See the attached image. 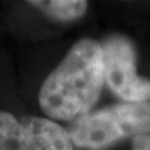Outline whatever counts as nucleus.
I'll return each instance as SVG.
<instances>
[{
	"mask_svg": "<svg viewBox=\"0 0 150 150\" xmlns=\"http://www.w3.org/2000/svg\"><path fill=\"white\" fill-rule=\"evenodd\" d=\"M104 64V83L125 103H145L150 99V81L135 69V49L123 35H110L100 43Z\"/></svg>",
	"mask_w": 150,
	"mask_h": 150,
	"instance_id": "7ed1b4c3",
	"label": "nucleus"
},
{
	"mask_svg": "<svg viewBox=\"0 0 150 150\" xmlns=\"http://www.w3.org/2000/svg\"><path fill=\"white\" fill-rule=\"evenodd\" d=\"M133 150H150V135H138L131 140Z\"/></svg>",
	"mask_w": 150,
	"mask_h": 150,
	"instance_id": "423d86ee",
	"label": "nucleus"
},
{
	"mask_svg": "<svg viewBox=\"0 0 150 150\" xmlns=\"http://www.w3.org/2000/svg\"><path fill=\"white\" fill-rule=\"evenodd\" d=\"M45 15L59 21H71L83 16L88 9V3L83 0H49V1H29Z\"/></svg>",
	"mask_w": 150,
	"mask_h": 150,
	"instance_id": "39448f33",
	"label": "nucleus"
},
{
	"mask_svg": "<svg viewBox=\"0 0 150 150\" xmlns=\"http://www.w3.org/2000/svg\"><path fill=\"white\" fill-rule=\"evenodd\" d=\"M104 84L101 45L85 38L76 41L46 76L39 91V105L51 119L76 120L99 100Z\"/></svg>",
	"mask_w": 150,
	"mask_h": 150,
	"instance_id": "f257e3e1",
	"label": "nucleus"
},
{
	"mask_svg": "<svg viewBox=\"0 0 150 150\" xmlns=\"http://www.w3.org/2000/svg\"><path fill=\"white\" fill-rule=\"evenodd\" d=\"M0 150H74L69 131L45 118L0 111Z\"/></svg>",
	"mask_w": 150,
	"mask_h": 150,
	"instance_id": "20e7f679",
	"label": "nucleus"
},
{
	"mask_svg": "<svg viewBox=\"0 0 150 150\" xmlns=\"http://www.w3.org/2000/svg\"><path fill=\"white\" fill-rule=\"evenodd\" d=\"M74 145L99 150L128 137L150 134V103H123L88 112L69 128Z\"/></svg>",
	"mask_w": 150,
	"mask_h": 150,
	"instance_id": "f03ea898",
	"label": "nucleus"
}]
</instances>
